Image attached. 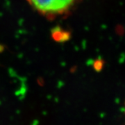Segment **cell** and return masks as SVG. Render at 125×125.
I'll list each match as a JSON object with an SVG mask.
<instances>
[{"label":"cell","mask_w":125,"mask_h":125,"mask_svg":"<svg viewBox=\"0 0 125 125\" xmlns=\"http://www.w3.org/2000/svg\"><path fill=\"white\" fill-rule=\"evenodd\" d=\"M104 61L102 58H98L95 60L93 62V67L94 70L97 72H100L104 67Z\"/></svg>","instance_id":"obj_4"},{"label":"cell","mask_w":125,"mask_h":125,"mask_svg":"<svg viewBox=\"0 0 125 125\" xmlns=\"http://www.w3.org/2000/svg\"><path fill=\"white\" fill-rule=\"evenodd\" d=\"M70 33L67 31H64L59 28L56 30H54V38L55 40L58 41H66L70 39Z\"/></svg>","instance_id":"obj_2"},{"label":"cell","mask_w":125,"mask_h":125,"mask_svg":"<svg viewBox=\"0 0 125 125\" xmlns=\"http://www.w3.org/2000/svg\"><path fill=\"white\" fill-rule=\"evenodd\" d=\"M38 11L47 15L60 14L58 0H28Z\"/></svg>","instance_id":"obj_1"},{"label":"cell","mask_w":125,"mask_h":125,"mask_svg":"<svg viewBox=\"0 0 125 125\" xmlns=\"http://www.w3.org/2000/svg\"><path fill=\"white\" fill-rule=\"evenodd\" d=\"M74 1L75 0H58L60 14L64 13L66 10L69 9Z\"/></svg>","instance_id":"obj_3"}]
</instances>
